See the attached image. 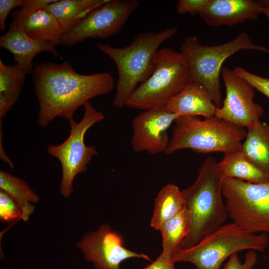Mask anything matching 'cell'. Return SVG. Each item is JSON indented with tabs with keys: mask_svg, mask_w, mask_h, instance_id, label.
Instances as JSON below:
<instances>
[{
	"mask_svg": "<svg viewBox=\"0 0 269 269\" xmlns=\"http://www.w3.org/2000/svg\"><path fill=\"white\" fill-rule=\"evenodd\" d=\"M83 106L84 115L79 122L73 118L68 121L70 128L68 137L61 143L50 145L47 149L48 154L60 163V192L66 198L73 191V183L76 175L85 172L93 157L98 154L95 146L85 144V134L91 127L105 119L104 114L96 110L90 101Z\"/></svg>",
	"mask_w": 269,
	"mask_h": 269,
	"instance_id": "ba28073f",
	"label": "cell"
},
{
	"mask_svg": "<svg viewBox=\"0 0 269 269\" xmlns=\"http://www.w3.org/2000/svg\"><path fill=\"white\" fill-rule=\"evenodd\" d=\"M11 24L22 30L30 37L60 44L63 35L56 18L45 9L31 10L21 7L13 10Z\"/></svg>",
	"mask_w": 269,
	"mask_h": 269,
	"instance_id": "2e32d148",
	"label": "cell"
},
{
	"mask_svg": "<svg viewBox=\"0 0 269 269\" xmlns=\"http://www.w3.org/2000/svg\"><path fill=\"white\" fill-rule=\"evenodd\" d=\"M221 74L226 96L215 116L238 127L247 128L264 113L263 107L253 101L254 88L228 67H222Z\"/></svg>",
	"mask_w": 269,
	"mask_h": 269,
	"instance_id": "7c38bea8",
	"label": "cell"
},
{
	"mask_svg": "<svg viewBox=\"0 0 269 269\" xmlns=\"http://www.w3.org/2000/svg\"><path fill=\"white\" fill-rule=\"evenodd\" d=\"M257 254L254 250H248L245 255V259L242 263L237 253L232 255L223 266L222 269H252L257 262Z\"/></svg>",
	"mask_w": 269,
	"mask_h": 269,
	"instance_id": "4316f807",
	"label": "cell"
},
{
	"mask_svg": "<svg viewBox=\"0 0 269 269\" xmlns=\"http://www.w3.org/2000/svg\"><path fill=\"white\" fill-rule=\"evenodd\" d=\"M184 208L182 191L178 187L171 183L164 186L155 199L150 226L159 231L165 222Z\"/></svg>",
	"mask_w": 269,
	"mask_h": 269,
	"instance_id": "44dd1931",
	"label": "cell"
},
{
	"mask_svg": "<svg viewBox=\"0 0 269 269\" xmlns=\"http://www.w3.org/2000/svg\"><path fill=\"white\" fill-rule=\"evenodd\" d=\"M261 13L263 6L260 0H210L199 14L207 25L217 27L255 20Z\"/></svg>",
	"mask_w": 269,
	"mask_h": 269,
	"instance_id": "5bb4252c",
	"label": "cell"
},
{
	"mask_svg": "<svg viewBox=\"0 0 269 269\" xmlns=\"http://www.w3.org/2000/svg\"><path fill=\"white\" fill-rule=\"evenodd\" d=\"M26 74L17 64L6 65L0 59V95L14 105L22 91Z\"/></svg>",
	"mask_w": 269,
	"mask_h": 269,
	"instance_id": "cb8c5ba5",
	"label": "cell"
},
{
	"mask_svg": "<svg viewBox=\"0 0 269 269\" xmlns=\"http://www.w3.org/2000/svg\"><path fill=\"white\" fill-rule=\"evenodd\" d=\"M263 6V13L269 19V0H260Z\"/></svg>",
	"mask_w": 269,
	"mask_h": 269,
	"instance_id": "d6a6232c",
	"label": "cell"
},
{
	"mask_svg": "<svg viewBox=\"0 0 269 269\" xmlns=\"http://www.w3.org/2000/svg\"><path fill=\"white\" fill-rule=\"evenodd\" d=\"M13 104L6 98L0 95V120L6 116L7 112L10 111Z\"/></svg>",
	"mask_w": 269,
	"mask_h": 269,
	"instance_id": "1f68e13d",
	"label": "cell"
},
{
	"mask_svg": "<svg viewBox=\"0 0 269 269\" xmlns=\"http://www.w3.org/2000/svg\"><path fill=\"white\" fill-rule=\"evenodd\" d=\"M210 0H179L176 4L177 11L181 14H199L209 2Z\"/></svg>",
	"mask_w": 269,
	"mask_h": 269,
	"instance_id": "83f0119b",
	"label": "cell"
},
{
	"mask_svg": "<svg viewBox=\"0 0 269 269\" xmlns=\"http://www.w3.org/2000/svg\"><path fill=\"white\" fill-rule=\"evenodd\" d=\"M77 246L85 260L92 263L96 269H120L121 264L131 258L151 261L147 255L127 249L120 234L106 223L87 233Z\"/></svg>",
	"mask_w": 269,
	"mask_h": 269,
	"instance_id": "8fae6325",
	"label": "cell"
},
{
	"mask_svg": "<svg viewBox=\"0 0 269 269\" xmlns=\"http://www.w3.org/2000/svg\"><path fill=\"white\" fill-rule=\"evenodd\" d=\"M32 74L39 104L37 123L41 127L56 118H73L78 108L93 98L109 94L115 84L109 73L80 74L66 61L36 64Z\"/></svg>",
	"mask_w": 269,
	"mask_h": 269,
	"instance_id": "6da1fadb",
	"label": "cell"
},
{
	"mask_svg": "<svg viewBox=\"0 0 269 269\" xmlns=\"http://www.w3.org/2000/svg\"><path fill=\"white\" fill-rule=\"evenodd\" d=\"M223 179L216 159L209 156L199 166L194 182L182 191L189 226L178 248L193 247L225 224L228 215L222 193Z\"/></svg>",
	"mask_w": 269,
	"mask_h": 269,
	"instance_id": "7a4b0ae2",
	"label": "cell"
},
{
	"mask_svg": "<svg viewBox=\"0 0 269 269\" xmlns=\"http://www.w3.org/2000/svg\"><path fill=\"white\" fill-rule=\"evenodd\" d=\"M241 50L260 51L269 54L266 47L254 44L242 32L233 40L217 45L203 44L195 35L186 37L180 51L187 58L190 68V81L202 86L217 108L222 106L220 75L224 61Z\"/></svg>",
	"mask_w": 269,
	"mask_h": 269,
	"instance_id": "8992f818",
	"label": "cell"
},
{
	"mask_svg": "<svg viewBox=\"0 0 269 269\" xmlns=\"http://www.w3.org/2000/svg\"><path fill=\"white\" fill-rule=\"evenodd\" d=\"M174 123L166 154L182 149L226 154L239 149L247 134L245 129L215 116L203 120L199 116H179Z\"/></svg>",
	"mask_w": 269,
	"mask_h": 269,
	"instance_id": "277c9868",
	"label": "cell"
},
{
	"mask_svg": "<svg viewBox=\"0 0 269 269\" xmlns=\"http://www.w3.org/2000/svg\"><path fill=\"white\" fill-rule=\"evenodd\" d=\"M178 117L164 109L140 113L132 121L131 144L133 150L151 155L165 152L170 140L167 130Z\"/></svg>",
	"mask_w": 269,
	"mask_h": 269,
	"instance_id": "4fadbf2b",
	"label": "cell"
},
{
	"mask_svg": "<svg viewBox=\"0 0 269 269\" xmlns=\"http://www.w3.org/2000/svg\"><path fill=\"white\" fill-rule=\"evenodd\" d=\"M176 26L157 32H145L137 34L131 43L116 47L99 43L98 49L115 63L118 78L113 106L121 109L128 102L138 85L152 74L154 59L159 46L177 31Z\"/></svg>",
	"mask_w": 269,
	"mask_h": 269,
	"instance_id": "3957f363",
	"label": "cell"
},
{
	"mask_svg": "<svg viewBox=\"0 0 269 269\" xmlns=\"http://www.w3.org/2000/svg\"><path fill=\"white\" fill-rule=\"evenodd\" d=\"M142 269H176L172 255L162 252L156 260Z\"/></svg>",
	"mask_w": 269,
	"mask_h": 269,
	"instance_id": "f546056e",
	"label": "cell"
},
{
	"mask_svg": "<svg viewBox=\"0 0 269 269\" xmlns=\"http://www.w3.org/2000/svg\"><path fill=\"white\" fill-rule=\"evenodd\" d=\"M0 189L15 200L21 211V219L27 222L34 211L33 204L40 200L39 196L22 179L3 170L0 171Z\"/></svg>",
	"mask_w": 269,
	"mask_h": 269,
	"instance_id": "7402d4cb",
	"label": "cell"
},
{
	"mask_svg": "<svg viewBox=\"0 0 269 269\" xmlns=\"http://www.w3.org/2000/svg\"><path fill=\"white\" fill-rule=\"evenodd\" d=\"M139 6L138 0H107L64 34L60 44L72 46L88 38L111 37L121 30Z\"/></svg>",
	"mask_w": 269,
	"mask_h": 269,
	"instance_id": "30bf717a",
	"label": "cell"
},
{
	"mask_svg": "<svg viewBox=\"0 0 269 269\" xmlns=\"http://www.w3.org/2000/svg\"><path fill=\"white\" fill-rule=\"evenodd\" d=\"M269 238L267 233H249L236 223H226L204 237L192 247L177 248L172 254L175 263L189 262L197 269H220L224 261L243 250L264 252Z\"/></svg>",
	"mask_w": 269,
	"mask_h": 269,
	"instance_id": "5b68a950",
	"label": "cell"
},
{
	"mask_svg": "<svg viewBox=\"0 0 269 269\" xmlns=\"http://www.w3.org/2000/svg\"><path fill=\"white\" fill-rule=\"evenodd\" d=\"M234 72L237 76L247 81L254 89H257L269 98V78L263 77L249 72L241 66L236 67Z\"/></svg>",
	"mask_w": 269,
	"mask_h": 269,
	"instance_id": "484cf974",
	"label": "cell"
},
{
	"mask_svg": "<svg viewBox=\"0 0 269 269\" xmlns=\"http://www.w3.org/2000/svg\"><path fill=\"white\" fill-rule=\"evenodd\" d=\"M217 108L201 85L190 81L163 109L178 116H215Z\"/></svg>",
	"mask_w": 269,
	"mask_h": 269,
	"instance_id": "e0dca14e",
	"label": "cell"
},
{
	"mask_svg": "<svg viewBox=\"0 0 269 269\" xmlns=\"http://www.w3.org/2000/svg\"><path fill=\"white\" fill-rule=\"evenodd\" d=\"M222 193L233 222L249 233H269V182L256 184L224 177Z\"/></svg>",
	"mask_w": 269,
	"mask_h": 269,
	"instance_id": "9c48e42d",
	"label": "cell"
},
{
	"mask_svg": "<svg viewBox=\"0 0 269 269\" xmlns=\"http://www.w3.org/2000/svg\"><path fill=\"white\" fill-rule=\"evenodd\" d=\"M56 0H24L22 7L34 10L45 9L50 3Z\"/></svg>",
	"mask_w": 269,
	"mask_h": 269,
	"instance_id": "4dcf8cb0",
	"label": "cell"
},
{
	"mask_svg": "<svg viewBox=\"0 0 269 269\" xmlns=\"http://www.w3.org/2000/svg\"><path fill=\"white\" fill-rule=\"evenodd\" d=\"M190 81V68L185 55L170 48L159 49L152 74L137 87L127 106L143 111L163 109Z\"/></svg>",
	"mask_w": 269,
	"mask_h": 269,
	"instance_id": "52a82bcc",
	"label": "cell"
},
{
	"mask_svg": "<svg viewBox=\"0 0 269 269\" xmlns=\"http://www.w3.org/2000/svg\"><path fill=\"white\" fill-rule=\"evenodd\" d=\"M189 226V215L185 208L165 222L159 230L162 236V252L172 255L187 236Z\"/></svg>",
	"mask_w": 269,
	"mask_h": 269,
	"instance_id": "603a6c76",
	"label": "cell"
},
{
	"mask_svg": "<svg viewBox=\"0 0 269 269\" xmlns=\"http://www.w3.org/2000/svg\"><path fill=\"white\" fill-rule=\"evenodd\" d=\"M0 46L13 55L15 64L27 74L32 73V61L39 53L48 51L56 56H60L55 44L33 39L11 23L8 30L0 37Z\"/></svg>",
	"mask_w": 269,
	"mask_h": 269,
	"instance_id": "9a60e30c",
	"label": "cell"
},
{
	"mask_svg": "<svg viewBox=\"0 0 269 269\" xmlns=\"http://www.w3.org/2000/svg\"><path fill=\"white\" fill-rule=\"evenodd\" d=\"M218 166L223 178H232L256 184L269 182V175L249 161L240 149L224 154L222 160L218 162Z\"/></svg>",
	"mask_w": 269,
	"mask_h": 269,
	"instance_id": "ffe728a7",
	"label": "cell"
},
{
	"mask_svg": "<svg viewBox=\"0 0 269 269\" xmlns=\"http://www.w3.org/2000/svg\"><path fill=\"white\" fill-rule=\"evenodd\" d=\"M107 0H56L45 10L57 19L63 33H68L93 9Z\"/></svg>",
	"mask_w": 269,
	"mask_h": 269,
	"instance_id": "d6986e66",
	"label": "cell"
},
{
	"mask_svg": "<svg viewBox=\"0 0 269 269\" xmlns=\"http://www.w3.org/2000/svg\"><path fill=\"white\" fill-rule=\"evenodd\" d=\"M247 129L240 150L253 164L269 175V125L257 119Z\"/></svg>",
	"mask_w": 269,
	"mask_h": 269,
	"instance_id": "ac0fdd59",
	"label": "cell"
},
{
	"mask_svg": "<svg viewBox=\"0 0 269 269\" xmlns=\"http://www.w3.org/2000/svg\"><path fill=\"white\" fill-rule=\"evenodd\" d=\"M21 211L15 200L8 193L0 189V220L9 222L21 219Z\"/></svg>",
	"mask_w": 269,
	"mask_h": 269,
	"instance_id": "d4e9b609",
	"label": "cell"
},
{
	"mask_svg": "<svg viewBox=\"0 0 269 269\" xmlns=\"http://www.w3.org/2000/svg\"><path fill=\"white\" fill-rule=\"evenodd\" d=\"M24 0H0V29L6 27V19L10 12L17 7H22Z\"/></svg>",
	"mask_w": 269,
	"mask_h": 269,
	"instance_id": "f1b7e54d",
	"label": "cell"
}]
</instances>
